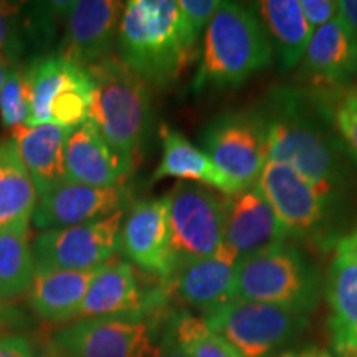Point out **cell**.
<instances>
[{
    "label": "cell",
    "mask_w": 357,
    "mask_h": 357,
    "mask_svg": "<svg viewBox=\"0 0 357 357\" xmlns=\"http://www.w3.org/2000/svg\"><path fill=\"white\" fill-rule=\"evenodd\" d=\"M268 160L287 164L337 207L351 176V151L333 123L329 95L281 86L261 106Z\"/></svg>",
    "instance_id": "cell-1"
},
{
    "label": "cell",
    "mask_w": 357,
    "mask_h": 357,
    "mask_svg": "<svg viewBox=\"0 0 357 357\" xmlns=\"http://www.w3.org/2000/svg\"><path fill=\"white\" fill-rule=\"evenodd\" d=\"M116 50L129 70L158 88H171L199 55L187 43L176 0L124 3Z\"/></svg>",
    "instance_id": "cell-2"
},
{
    "label": "cell",
    "mask_w": 357,
    "mask_h": 357,
    "mask_svg": "<svg viewBox=\"0 0 357 357\" xmlns=\"http://www.w3.org/2000/svg\"><path fill=\"white\" fill-rule=\"evenodd\" d=\"M273 45L257 8L220 2L204 33L195 93L238 88L273 61Z\"/></svg>",
    "instance_id": "cell-3"
},
{
    "label": "cell",
    "mask_w": 357,
    "mask_h": 357,
    "mask_svg": "<svg viewBox=\"0 0 357 357\" xmlns=\"http://www.w3.org/2000/svg\"><path fill=\"white\" fill-rule=\"evenodd\" d=\"M84 68L93 83L88 119L134 172L153 116L149 84L114 56Z\"/></svg>",
    "instance_id": "cell-4"
},
{
    "label": "cell",
    "mask_w": 357,
    "mask_h": 357,
    "mask_svg": "<svg viewBox=\"0 0 357 357\" xmlns=\"http://www.w3.org/2000/svg\"><path fill=\"white\" fill-rule=\"evenodd\" d=\"M319 275L298 247L278 245L238 261L234 300L266 303L307 314L318 303Z\"/></svg>",
    "instance_id": "cell-5"
},
{
    "label": "cell",
    "mask_w": 357,
    "mask_h": 357,
    "mask_svg": "<svg viewBox=\"0 0 357 357\" xmlns=\"http://www.w3.org/2000/svg\"><path fill=\"white\" fill-rule=\"evenodd\" d=\"M255 185L271 205L289 240L311 243L319 250H329L341 240L334 229L336 208L287 164L266 160Z\"/></svg>",
    "instance_id": "cell-6"
},
{
    "label": "cell",
    "mask_w": 357,
    "mask_h": 357,
    "mask_svg": "<svg viewBox=\"0 0 357 357\" xmlns=\"http://www.w3.org/2000/svg\"><path fill=\"white\" fill-rule=\"evenodd\" d=\"M204 319L243 357H271L306 326L305 312L245 300H231Z\"/></svg>",
    "instance_id": "cell-7"
},
{
    "label": "cell",
    "mask_w": 357,
    "mask_h": 357,
    "mask_svg": "<svg viewBox=\"0 0 357 357\" xmlns=\"http://www.w3.org/2000/svg\"><path fill=\"white\" fill-rule=\"evenodd\" d=\"M204 151L243 189L255 185L268 160L266 123L260 108L227 111L204 128Z\"/></svg>",
    "instance_id": "cell-8"
},
{
    "label": "cell",
    "mask_w": 357,
    "mask_h": 357,
    "mask_svg": "<svg viewBox=\"0 0 357 357\" xmlns=\"http://www.w3.org/2000/svg\"><path fill=\"white\" fill-rule=\"evenodd\" d=\"M167 205L174 270L220 248L225 229V199L208 187L181 181L167 194Z\"/></svg>",
    "instance_id": "cell-9"
},
{
    "label": "cell",
    "mask_w": 357,
    "mask_h": 357,
    "mask_svg": "<svg viewBox=\"0 0 357 357\" xmlns=\"http://www.w3.org/2000/svg\"><path fill=\"white\" fill-rule=\"evenodd\" d=\"M126 208L109 217L45 230L32 243L35 270H95L111 261L121 250V230Z\"/></svg>",
    "instance_id": "cell-10"
},
{
    "label": "cell",
    "mask_w": 357,
    "mask_h": 357,
    "mask_svg": "<svg viewBox=\"0 0 357 357\" xmlns=\"http://www.w3.org/2000/svg\"><path fill=\"white\" fill-rule=\"evenodd\" d=\"M160 314L77 319L52 337L71 357H154L155 328L164 323Z\"/></svg>",
    "instance_id": "cell-11"
},
{
    "label": "cell",
    "mask_w": 357,
    "mask_h": 357,
    "mask_svg": "<svg viewBox=\"0 0 357 357\" xmlns=\"http://www.w3.org/2000/svg\"><path fill=\"white\" fill-rule=\"evenodd\" d=\"M167 298L166 284L146 291L142 289L131 263L123 260L109 261L100 268L95 280L89 284L77 319L154 314L164 311Z\"/></svg>",
    "instance_id": "cell-12"
},
{
    "label": "cell",
    "mask_w": 357,
    "mask_h": 357,
    "mask_svg": "<svg viewBox=\"0 0 357 357\" xmlns=\"http://www.w3.org/2000/svg\"><path fill=\"white\" fill-rule=\"evenodd\" d=\"M121 252L129 261L162 283L174 271L167 195L132 205L124 217Z\"/></svg>",
    "instance_id": "cell-13"
},
{
    "label": "cell",
    "mask_w": 357,
    "mask_h": 357,
    "mask_svg": "<svg viewBox=\"0 0 357 357\" xmlns=\"http://www.w3.org/2000/svg\"><path fill=\"white\" fill-rule=\"evenodd\" d=\"M129 199L131 195L126 185L95 187L66 181L40 195L32 220L42 231L66 229L109 217L126 208Z\"/></svg>",
    "instance_id": "cell-14"
},
{
    "label": "cell",
    "mask_w": 357,
    "mask_h": 357,
    "mask_svg": "<svg viewBox=\"0 0 357 357\" xmlns=\"http://www.w3.org/2000/svg\"><path fill=\"white\" fill-rule=\"evenodd\" d=\"M124 10L116 0H78L65 2V38L58 52L82 66L111 56Z\"/></svg>",
    "instance_id": "cell-15"
},
{
    "label": "cell",
    "mask_w": 357,
    "mask_h": 357,
    "mask_svg": "<svg viewBox=\"0 0 357 357\" xmlns=\"http://www.w3.org/2000/svg\"><path fill=\"white\" fill-rule=\"evenodd\" d=\"M240 258L229 245L222 243L212 255L178 265L166 283L184 305L202 311L204 316L234 300L236 266Z\"/></svg>",
    "instance_id": "cell-16"
},
{
    "label": "cell",
    "mask_w": 357,
    "mask_h": 357,
    "mask_svg": "<svg viewBox=\"0 0 357 357\" xmlns=\"http://www.w3.org/2000/svg\"><path fill=\"white\" fill-rule=\"evenodd\" d=\"M357 75V42L339 17L316 30L301 60L310 91L333 95L351 86Z\"/></svg>",
    "instance_id": "cell-17"
},
{
    "label": "cell",
    "mask_w": 357,
    "mask_h": 357,
    "mask_svg": "<svg viewBox=\"0 0 357 357\" xmlns=\"http://www.w3.org/2000/svg\"><path fill=\"white\" fill-rule=\"evenodd\" d=\"M288 240L275 211L257 185L225 199L223 243L229 245L240 260L288 243Z\"/></svg>",
    "instance_id": "cell-18"
},
{
    "label": "cell",
    "mask_w": 357,
    "mask_h": 357,
    "mask_svg": "<svg viewBox=\"0 0 357 357\" xmlns=\"http://www.w3.org/2000/svg\"><path fill=\"white\" fill-rule=\"evenodd\" d=\"M65 167L68 181L95 187L124 185L132 174L89 119L71 131L65 149Z\"/></svg>",
    "instance_id": "cell-19"
},
{
    "label": "cell",
    "mask_w": 357,
    "mask_h": 357,
    "mask_svg": "<svg viewBox=\"0 0 357 357\" xmlns=\"http://www.w3.org/2000/svg\"><path fill=\"white\" fill-rule=\"evenodd\" d=\"M73 128H61L55 124L13 128L10 139L24 166L32 177L38 195L47 194L68 181L65 167L66 142Z\"/></svg>",
    "instance_id": "cell-20"
},
{
    "label": "cell",
    "mask_w": 357,
    "mask_h": 357,
    "mask_svg": "<svg viewBox=\"0 0 357 357\" xmlns=\"http://www.w3.org/2000/svg\"><path fill=\"white\" fill-rule=\"evenodd\" d=\"M100 268L86 271L35 270L32 287L26 293L32 311L45 323L66 324L75 321Z\"/></svg>",
    "instance_id": "cell-21"
},
{
    "label": "cell",
    "mask_w": 357,
    "mask_h": 357,
    "mask_svg": "<svg viewBox=\"0 0 357 357\" xmlns=\"http://www.w3.org/2000/svg\"><path fill=\"white\" fill-rule=\"evenodd\" d=\"M160 139H162V159L151 178L153 182L176 177L181 181L205 185L208 189L213 187L225 195H235L245 190L227 177L207 153L192 144L184 134L164 124L160 128Z\"/></svg>",
    "instance_id": "cell-22"
},
{
    "label": "cell",
    "mask_w": 357,
    "mask_h": 357,
    "mask_svg": "<svg viewBox=\"0 0 357 357\" xmlns=\"http://www.w3.org/2000/svg\"><path fill=\"white\" fill-rule=\"evenodd\" d=\"M257 12L273 45L280 70L300 65L312 37L300 0H263L258 2Z\"/></svg>",
    "instance_id": "cell-23"
},
{
    "label": "cell",
    "mask_w": 357,
    "mask_h": 357,
    "mask_svg": "<svg viewBox=\"0 0 357 357\" xmlns=\"http://www.w3.org/2000/svg\"><path fill=\"white\" fill-rule=\"evenodd\" d=\"M86 68L60 53L35 60L25 70L30 86V116L25 126L50 124V109L68 89L86 77Z\"/></svg>",
    "instance_id": "cell-24"
},
{
    "label": "cell",
    "mask_w": 357,
    "mask_h": 357,
    "mask_svg": "<svg viewBox=\"0 0 357 357\" xmlns=\"http://www.w3.org/2000/svg\"><path fill=\"white\" fill-rule=\"evenodd\" d=\"M326 298L334 349L339 356L357 352V265L334 255L326 276Z\"/></svg>",
    "instance_id": "cell-25"
},
{
    "label": "cell",
    "mask_w": 357,
    "mask_h": 357,
    "mask_svg": "<svg viewBox=\"0 0 357 357\" xmlns=\"http://www.w3.org/2000/svg\"><path fill=\"white\" fill-rule=\"evenodd\" d=\"M38 190L10 137L0 141V230L30 223L38 204Z\"/></svg>",
    "instance_id": "cell-26"
},
{
    "label": "cell",
    "mask_w": 357,
    "mask_h": 357,
    "mask_svg": "<svg viewBox=\"0 0 357 357\" xmlns=\"http://www.w3.org/2000/svg\"><path fill=\"white\" fill-rule=\"evenodd\" d=\"M35 276V260L29 240V223L0 230V303L29 293Z\"/></svg>",
    "instance_id": "cell-27"
},
{
    "label": "cell",
    "mask_w": 357,
    "mask_h": 357,
    "mask_svg": "<svg viewBox=\"0 0 357 357\" xmlns=\"http://www.w3.org/2000/svg\"><path fill=\"white\" fill-rule=\"evenodd\" d=\"M174 334L190 357H243L229 341L208 328L207 321L190 312L169 314Z\"/></svg>",
    "instance_id": "cell-28"
},
{
    "label": "cell",
    "mask_w": 357,
    "mask_h": 357,
    "mask_svg": "<svg viewBox=\"0 0 357 357\" xmlns=\"http://www.w3.org/2000/svg\"><path fill=\"white\" fill-rule=\"evenodd\" d=\"M30 116V86L25 70L13 66L8 70L0 93V119L8 129L24 126Z\"/></svg>",
    "instance_id": "cell-29"
},
{
    "label": "cell",
    "mask_w": 357,
    "mask_h": 357,
    "mask_svg": "<svg viewBox=\"0 0 357 357\" xmlns=\"http://www.w3.org/2000/svg\"><path fill=\"white\" fill-rule=\"evenodd\" d=\"M333 123L351 154L357 158V88L347 86L329 95Z\"/></svg>",
    "instance_id": "cell-30"
},
{
    "label": "cell",
    "mask_w": 357,
    "mask_h": 357,
    "mask_svg": "<svg viewBox=\"0 0 357 357\" xmlns=\"http://www.w3.org/2000/svg\"><path fill=\"white\" fill-rule=\"evenodd\" d=\"M24 48L20 7L17 3L0 2V61L13 68L19 63Z\"/></svg>",
    "instance_id": "cell-31"
},
{
    "label": "cell",
    "mask_w": 357,
    "mask_h": 357,
    "mask_svg": "<svg viewBox=\"0 0 357 357\" xmlns=\"http://www.w3.org/2000/svg\"><path fill=\"white\" fill-rule=\"evenodd\" d=\"M218 6H220L218 0H178L182 30H184L187 43L194 52L199 53L197 43L200 35L204 33V30H207Z\"/></svg>",
    "instance_id": "cell-32"
},
{
    "label": "cell",
    "mask_w": 357,
    "mask_h": 357,
    "mask_svg": "<svg viewBox=\"0 0 357 357\" xmlns=\"http://www.w3.org/2000/svg\"><path fill=\"white\" fill-rule=\"evenodd\" d=\"M300 6L312 33L336 19L339 13L336 0H300Z\"/></svg>",
    "instance_id": "cell-33"
},
{
    "label": "cell",
    "mask_w": 357,
    "mask_h": 357,
    "mask_svg": "<svg viewBox=\"0 0 357 357\" xmlns=\"http://www.w3.org/2000/svg\"><path fill=\"white\" fill-rule=\"evenodd\" d=\"M0 357H35V347L20 334H0Z\"/></svg>",
    "instance_id": "cell-34"
},
{
    "label": "cell",
    "mask_w": 357,
    "mask_h": 357,
    "mask_svg": "<svg viewBox=\"0 0 357 357\" xmlns=\"http://www.w3.org/2000/svg\"><path fill=\"white\" fill-rule=\"evenodd\" d=\"M154 357H190L189 352H187L184 347H182L181 342L177 341L172 326L169 323V318L164 321V331L160 334L159 344L155 347Z\"/></svg>",
    "instance_id": "cell-35"
},
{
    "label": "cell",
    "mask_w": 357,
    "mask_h": 357,
    "mask_svg": "<svg viewBox=\"0 0 357 357\" xmlns=\"http://www.w3.org/2000/svg\"><path fill=\"white\" fill-rule=\"evenodd\" d=\"M337 7L339 17L344 20L347 29L357 42V0H339Z\"/></svg>",
    "instance_id": "cell-36"
},
{
    "label": "cell",
    "mask_w": 357,
    "mask_h": 357,
    "mask_svg": "<svg viewBox=\"0 0 357 357\" xmlns=\"http://www.w3.org/2000/svg\"><path fill=\"white\" fill-rule=\"evenodd\" d=\"M336 255L357 265V229L351 234L341 236V240L336 245Z\"/></svg>",
    "instance_id": "cell-37"
},
{
    "label": "cell",
    "mask_w": 357,
    "mask_h": 357,
    "mask_svg": "<svg viewBox=\"0 0 357 357\" xmlns=\"http://www.w3.org/2000/svg\"><path fill=\"white\" fill-rule=\"evenodd\" d=\"M35 357H71L63 347H61L53 337L40 339L37 349H35Z\"/></svg>",
    "instance_id": "cell-38"
},
{
    "label": "cell",
    "mask_w": 357,
    "mask_h": 357,
    "mask_svg": "<svg viewBox=\"0 0 357 357\" xmlns=\"http://www.w3.org/2000/svg\"><path fill=\"white\" fill-rule=\"evenodd\" d=\"M319 351L314 349V347H307V349H303L300 352H288V354L281 357H318Z\"/></svg>",
    "instance_id": "cell-39"
},
{
    "label": "cell",
    "mask_w": 357,
    "mask_h": 357,
    "mask_svg": "<svg viewBox=\"0 0 357 357\" xmlns=\"http://www.w3.org/2000/svg\"><path fill=\"white\" fill-rule=\"evenodd\" d=\"M8 66H6L0 61V93H2V88H3V83H6V78H7V73H8Z\"/></svg>",
    "instance_id": "cell-40"
},
{
    "label": "cell",
    "mask_w": 357,
    "mask_h": 357,
    "mask_svg": "<svg viewBox=\"0 0 357 357\" xmlns=\"http://www.w3.org/2000/svg\"><path fill=\"white\" fill-rule=\"evenodd\" d=\"M341 357H357V352H347V354H341Z\"/></svg>",
    "instance_id": "cell-41"
},
{
    "label": "cell",
    "mask_w": 357,
    "mask_h": 357,
    "mask_svg": "<svg viewBox=\"0 0 357 357\" xmlns=\"http://www.w3.org/2000/svg\"><path fill=\"white\" fill-rule=\"evenodd\" d=\"M318 357H331V354H328V352H321L319 351V356Z\"/></svg>",
    "instance_id": "cell-42"
}]
</instances>
